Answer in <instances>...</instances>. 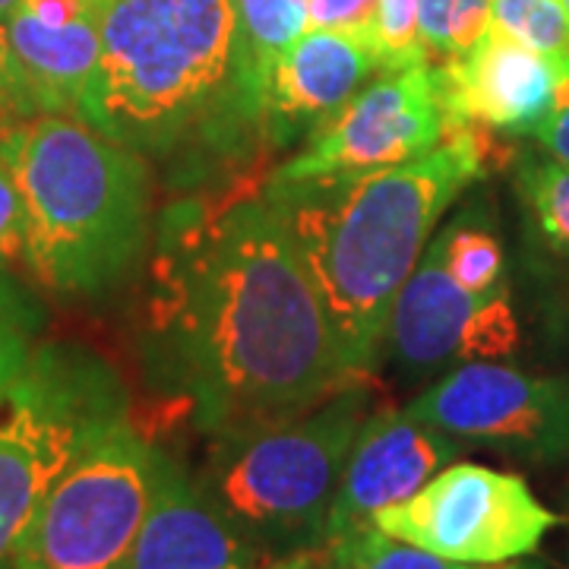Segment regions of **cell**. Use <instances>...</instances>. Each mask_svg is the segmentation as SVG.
Masks as SVG:
<instances>
[{"mask_svg": "<svg viewBox=\"0 0 569 569\" xmlns=\"http://www.w3.org/2000/svg\"><path fill=\"white\" fill-rule=\"evenodd\" d=\"M241 531L200 488L197 475L162 449L152 507L123 569H284Z\"/></svg>", "mask_w": 569, "mask_h": 569, "instance_id": "obj_15", "label": "cell"}, {"mask_svg": "<svg viewBox=\"0 0 569 569\" xmlns=\"http://www.w3.org/2000/svg\"><path fill=\"white\" fill-rule=\"evenodd\" d=\"M563 3H567V13H569V0H563Z\"/></svg>", "mask_w": 569, "mask_h": 569, "instance_id": "obj_33", "label": "cell"}, {"mask_svg": "<svg viewBox=\"0 0 569 569\" xmlns=\"http://www.w3.org/2000/svg\"><path fill=\"white\" fill-rule=\"evenodd\" d=\"M522 342L509 284L468 291L443 266L433 241L402 284L389 317L383 355L411 373L471 361H500Z\"/></svg>", "mask_w": 569, "mask_h": 569, "instance_id": "obj_11", "label": "cell"}, {"mask_svg": "<svg viewBox=\"0 0 569 569\" xmlns=\"http://www.w3.org/2000/svg\"><path fill=\"white\" fill-rule=\"evenodd\" d=\"M507 567H509V563H507Z\"/></svg>", "mask_w": 569, "mask_h": 569, "instance_id": "obj_34", "label": "cell"}, {"mask_svg": "<svg viewBox=\"0 0 569 569\" xmlns=\"http://www.w3.org/2000/svg\"><path fill=\"white\" fill-rule=\"evenodd\" d=\"M162 447L130 418L82 452L22 535L17 569H123L152 507Z\"/></svg>", "mask_w": 569, "mask_h": 569, "instance_id": "obj_7", "label": "cell"}, {"mask_svg": "<svg viewBox=\"0 0 569 569\" xmlns=\"http://www.w3.org/2000/svg\"><path fill=\"white\" fill-rule=\"evenodd\" d=\"M430 241L440 250L449 276L468 291H488L507 282L503 244L493 234V228L481 222L475 212L459 216L443 231H437Z\"/></svg>", "mask_w": 569, "mask_h": 569, "instance_id": "obj_19", "label": "cell"}, {"mask_svg": "<svg viewBox=\"0 0 569 569\" xmlns=\"http://www.w3.org/2000/svg\"><path fill=\"white\" fill-rule=\"evenodd\" d=\"M130 418V392L99 351L39 342L0 389V569H17L29 522L92 443Z\"/></svg>", "mask_w": 569, "mask_h": 569, "instance_id": "obj_6", "label": "cell"}, {"mask_svg": "<svg viewBox=\"0 0 569 569\" xmlns=\"http://www.w3.org/2000/svg\"><path fill=\"white\" fill-rule=\"evenodd\" d=\"M459 452V440L421 421L408 408H370L342 468L326 541L367 526L380 509L408 500L437 471L452 466Z\"/></svg>", "mask_w": 569, "mask_h": 569, "instance_id": "obj_12", "label": "cell"}, {"mask_svg": "<svg viewBox=\"0 0 569 569\" xmlns=\"http://www.w3.org/2000/svg\"><path fill=\"white\" fill-rule=\"evenodd\" d=\"M99 20L44 22L17 7L0 26V67L10 89L13 118L73 114L99 63Z\"/></svg>", "mask_w": 569, "mask_h": 569, "instance_id": "obj_16", "label": "cell"}, {"mask_svg": "<svg viewBox=\"0 0 569 569\" xmlns=\"http://www.w3.org/2000/svg\"><path fill=\"white\" fill-rule=\"evenodd\" d=\"M433 63L383 70L272 174L288 181L365 174L430 152L447 137Z\"/></svg>", "mask_w": 569, "mask_h": 569, "instance_id": "obj_10", "label": "cell"}, {"mask_svg": "<svg viewBox=\"0 0 569 569\" xmlns=\"http://www.w3.org/2000/svg\"><path fill=\"white\" fill-rule=\"evenodd\" d=\"M307 569H507L503 567H468L430 550L392 538L373 522L342 531L323 541L310 553Z\"/></svg>", "mask_w": 569, "mask_h": 569, "instance_id": "obj_18", "label": "cell"}, {"mask_svg": "<svg viewBox=\"0 0 569 569\" xmlns=\"http://www.w3.org/2000/svg\"><path fill=\"white\" fill-rule=\"evenodd\" d=\"M307 563H310V553H301V557H295L284 569H307Z\"/></svg>", "mask_w": 569, "mask_h": 569, "instance_id": "obj_31", "label": "cell"}, {"mask_svg": "<svg viewBox=\"0 0 569 569\" xmlns=\"http://www.w3.org/2000/svg\"><path fill=\"white\" fill-rule=\"evenodd\" d=\"M507 569H545V567H538V563H516V560H512Z\"/></svg>", "mask_w": 569, "mask_h": 569, "instance_id": "obj_32", "label": "cell"}, {"mask_svg": "<svg viewBox=\"0 0 569 569\" xmlns=\"http://www.w3.org/2000/svg\"><path fill=\"white\" fill-rule=\"evenodd\" d=\"M142 365L209 437L301 415L355 380L263 183L168 203L149 250Z\"/></svg>", "mask_w": 569, "mask_h": 569, "instance_id": "obj_1", "label": "cell"}, {"mask_svg": "<svg viewBox=\"0 0 569 569\" xmlns=\"http://www.w3.org/2000/svg\"><path fill=\"white\" fill-rule=\"evenodd\" d=\"M26 257V200L10 159L0 152V266Z\"/></svg>", "mask_w": 569, "mask_h": 569, "instance_id": "obj_25", "label": "cell"}, {"mask_svg": "<svg viewBox=\"0 0 569 569\" xmlns=\"http://www.w3.org/2000/svg\"><path fill=\"white\" fill-rule=\"evenodd\" d=\"M535 140L550 159L569 164V54L557 58V82H553V99H550L545 121L538 123Z\"/></svg>", "mask_w": 569, "mask_h": 569, "instance_id": "obj_27", "label": "cell"}, {"mask_svg": "<svg viewBox=\"0 0 569 569\" xmlns=\"http://www.w3.org/2000/svg\"><path fill=\"white\" fill-rule=\"evenodd\" d=\"M44 313L36 298L0 272V389L26 365L32 348L39 346Z\"/></svg>", "mask_w": 569, "mask_h": 569, "instance_id": "obj_23", "label": "cell"}, {"mask_svg": "<svg viewBox=\"0 0 569 569\" xmlns=\"http://www.w3.org/2000/svg\"><path fill=\"white\" fill-rule=\"evenodd\" d=\"M493 159L490 130L459 127L425 156L365 174L263 178L266 203L298 247L355 377H373L402 284L447 209Z\"/></svg>", "mask_w": 569, "mask_h": 569, "instance_id": "obj_3", "label": "cell"}, {"mask_svg": "<svg viewBox=\"0 0 569 569\" xmlns=\"http://www.w3.org/2000/svg\"><path fill=\"white\" fill-rule=\"evenodd\" d=\"M519 190L541 238L569 257V164L557 159H529L519 168Z\"/></svg>", "mask_w": 569, "mask_h": 569, "instance_id": "obj_21", "label": "cell"}, {"mask_svg": "<svg viewBox=\"0 0 569 569\" xmlns=\"http://www.w3.org/2000/svg\"><path fill=\"white\" fill-rule=\"evenodd\" d=\"M26 200L22 263L51 295L99 301L133 279L152 250V168L73 114L0 130Z\"/></svg>", "mask_w": 569, "mask_h": 569, "instance_id": "obj_4", "label": "cell"}, {"mask_svg": "<svg viewBox=\"0 0 569 569\" xmlns=\"http://www.w3.org/2000/svg\"><path fill=\"white\" fill-rule=\"evenodd\" d=\"M0 118H7L10 123H17V118H13V104H10V89H7V77H3V67H0Z\"/></svg>", "mask_w": 569, "mask_h": 569, "instance_id": "obj_29", "label": "cell"}, {"mask_svg": "<svg viewBox=\"0 0 569 569\" xmlns=\"http://www.w3.org/2000/svg\"><path fill=\"white\" fill-rule=\"evenodd\" d=\"M408 411L462 447H485L535 466L569 459V377L471 361L452 367Z\"/></svg>", "mask_w": 569, "mask_h": 569, "instance_id": "obj_9", "label": "cell"}, {"mask_svg": "<svg viewBox=\"0 0 569 569\" xmlns=\"http://www.w3.org/2000/svg\"><path fill=\"white\" fill-rule=\"evenodd\" d=\"M307 7L310 0H238L241 58L260 108L279 58L307 32Z\"/></svg>", "mask_w": 569, "mask_h": 569, "instance_id": "obj_17", "label": "cell"}, {"mask_svg": "<svg viewBox=\"0 0 569 569\" xmlns=\"http://www.w3.org/2000/svg\"><path fill=\"white\" fill-rule=\"evenodd\" d=\"M447 130L481 127L507 137H535L548 114L557 58L490 26L462 58L433 63Z\"/></svg>", "mask_w": 569, "mask_h": 569, "instance_id": "obj_13", "label": "cell"}, {"mask_svg": "<svg viewBox=\"0 0 569 569\" xmlns=\"http://www.w3.org/2000/svg\"><path fill=\"white\" fill-rule=\"evenodd\" d=\"M26 10H32L39 20L54 22H77V20H99L102 0H20Z\"/></svg>", "mask_w": 569, "mask_h": 569, "instance_id": "obj_28", "label": "cell"}, {"mask_svg": "<svg viewBox=\"0 0 569 569\" xmlns=\"http://www.w3.org/2000/svg\"><path fill=\"white\" fill-rule=\"evenodd\" d=\"M557 522L560 516L522 475L475 462H452L418 493L373 516V526L392 538L468 567L526 560Z\"/></svg>", "mask_w": 569, "mask_h": 569, "instance_id": "obj_8", "label": "cell"}, {"mask_svg": "<svg viewBox=\"0 0 569 569\" xmlns=\"http://www.w3.org/2000/svg\"><path fill=\"white\" fill-rule=\"evenodd\" d=\"M20 7V0H0V26L10 20V13Z\"/></svg>", "mask_w": 569, "mask_h": 569, "instance_id": "obj_30", "label": "cell"}, {"mask_svg": "<svg viewBox=\"0 0 569 569\" xmlns=\"http://www.w3.org/2000/svg\"><path fill=\"white\" fill-rule=\"evenodd\" d=\"M370 380H355L282 421L209 437L200 488L231 526L276 560L313 553L351 443L370 411Z\"/></svg>", "mask_w": 569, "mask_h": 569, "instance_id": "obj_5", "label": "cell"}, {"mask_svg": "<svg viewBox=\"0 0 569 569\" xmlns=\"http://www.w3.org/2000/svg\"><path fill=\"white\" fill-rule=\"evenodd\" d=\"M493 0H418V44L427 63L462 58L485 39Z\"/></svg>", "mask_w": 569, "mask_h": 569, "instance_id": "obj_20", "label": "cell"}, {"mask_svg": "<svg viewBox=\"0 0 569 569\" xmlns=\"http://www.w3.org/2000/svg\"><path fill=\"white\" fill-rule=\"evenodd\" d=\"M383 70L373 41L332 29H307L269 77L263 104L266 152H282L310 140Z\"/></svg>", "mask_w": 569, "mask_h": 569, "instance_id": "obj_14", "label": "cell"}, {"mask_svg": "<svg viewBox=\"0 0 569 569\" xmlns=\"http://www.w3.org/2000/svg\"><path fill=\"white\" fill-rule=\"evenodd\" d=\"M377 0H310L307 29H332L373 41Z\"/></svg>", "mask_w": 569, "mask_h": 569, "instance_id": "obj_26", "label": "cell"}, {"mask_svg": "<svg viewBox=\"0 0 569 569\" xmlns=\"http://www.w3.org/2000/svg\"><path fill=\"white\" fill-rule=\"evenodd\" d=\"M99 41L77 118L102 137L181 187L234 174L266 149L238 0H102Z\"/></svg>", "mask_w": 569, "mask_h": 569, "instance_id": "obj_2", "label": "cell"}, {"mask_svg": "<svg viewBox=\"0 0 569 569\" xmlns=\"http://www.w3.org/2000/svg\"><path fill=\"white\" fill-rule=\"evenodd\" d=\"M373 44L387 70L425 61L418 44V0H377Z\"/></svg>", "mask_w": 569, "mask_h": 569, "instance_id": "obj_24", "label": "cell"}, {"mask_svg": "<svg viewBox=\"0 0 569 569\" xmlns=\"http://www.w3.org/2000/svg\"><path fill=\"white\" fill-rule=\"evenodd\" d=\"M490 26L548 58L569 54V13L563 0H493Z\"/></svg>", "mask_w": 569, "mask_h": 569, "instance_id": "obj_22", "label": "cell"}]
</instances>
